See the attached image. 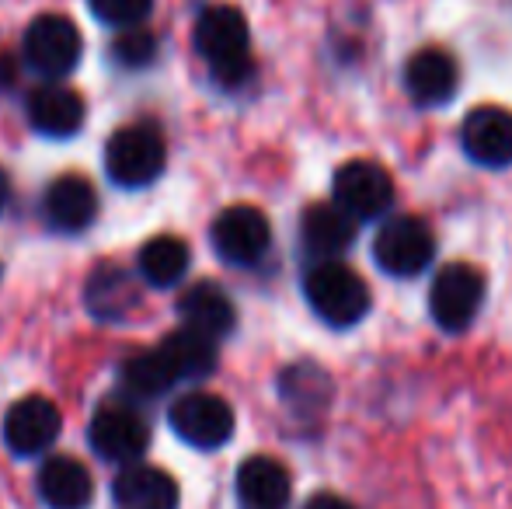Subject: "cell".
Segmentation results:
<instances>
[{
    "mask_svg": "<svg viewBox=\"0 0 512 509\" xmlns=\"http://www.w3.org/2000/svg\"><path fill=\"white\" fill-rule=\"evenodd\" d=\"M356 220L335 203H314L300 217V245L314 262H338L356 245Z\"/></svg>",
    "mask_w": 512,
    "mask_h": 509,
    "instance_id": "obj_14",
    "label": "cell"
},
{
    "mask_svg": "<svg viewBox=\"0 0 512 509\" xmlns=\"http://www.w3.org/2000/svg\"><path fill=\"white\" fill-rule=\"evenodd\" d=\"M196 49L206 60L209 74L223 88H237L251 77V28L241 7L209 4L196 21Z\"/></svg>",
    "mask_w": 512,
    "mask_h": 509,
    "instance_id": "obj_1",
    "label": "cell"
},
{
    "mask_svg": "<svg viewBox=\"0 0 512 509\" xmlns=\"http://www.w3.org/2000/svg\"><path fill=\"white\" fill-rule=\"evenodd\" d=\"M331 203L352 220H380L391 213L394 206V178L384 164L366 161V157H352V161L338 164L335 178H331Z\"/></svg>",
    "mask_w": 512,
    "mask_h": 509,
    "instance_id": "obj_5",
    "label": "cell"
},
{
    "mask_svg": "<svg viewBox=\"0 0 512 509\" xmlns=\"http://www.w3.org/2000/svg\"><path fill=\"white\" fill-rule=\"evenodd\" d=\"M279 391L290 405H307V408H321L331 394V381L324 370H317L314 363H300L290 367L279 381Z\"/></svg>",
    "mask_w": 512,
    "mask_h": 509,
    "instance_id": "obj_25",
    "label": "cell"
},
{
    "mask_svg": "<svg viewBox=\"0 0 512 509\" xmlns=\"http://www.w3.org/2000/svg\"><path fill=\"white\" fill-rule=\"evenodd\" d=\"M7 196H11V182H7L4 168H0V213H4V206H7Z\"/></svg>",
    "mask_w": 512,
    "mask_h": 509,
    "instance_id": "obj_29",
    "label": "cell"
},
{
    "mask_svg": "<svg viewBox=\"0 0 512 509\" xmlns=\"http://www.w3.org/2000/svg\"><path fill=\"white\" fill-rule=\"evenodd\" d=\"M178 314H182V328H192V332L206 335V339L220 342L227 339L237 328V311L234 300L220 290L216 283H192L189 290L178 300Z\"/></svg>",
    "mask_w": 512,
    "mask_h": 509,
    "instance_id": "obj_18",
    "label": "cell"
},
{
    "mask_svg": "<svg viewBox=\"0 0 512 509\" xmlns=\"http://www.w3.org/2000/svg\"><path fill=\"white\" fill-rule=\"evenodd\" d=\"M293 496V478L283 461L255 454L237 468V499L244 509H286Z\"/></svg>",
    "mask_w": 512,
    "mask_h": 509,
    "instance_id": "obj_17",
    "label": "cell"
},
{
    "mask_svg": "<svg viewBox=\"0 0 512 509\" xmlns=\"http://www.w3.org/2000/svg\"><path fill=\"white\" fill-rule=\"evenodd\" d=\"M112 496L119 509H178L182 489L164 468L154 464H126L112 485Z\"/></svg>",
    "mask_w": 512,
    "mask_h": 509,
    "instance_id": "obj_16",
    "label": "cell"
},
{
    "mask_svg": "<svg viewBox=\"0 0 512 509\" xmlns=\"http://www.w3.org/2000/svg\"><path fill=\"white\" fill-rule=\"evenodd\" d=\"M168 422L182 443L196 450H216L234 436V408L209 391H189L171 405Z\"/></svg>",
    "mask_w": 512,
    "mask_h": 509,
    "instance_id": "obj_9",
    "label": "cell"
},
{
    "mask_svg": "<svg viewBox=\"0 0 512 509\" xmlns=\"http://www.w3.org/2000/svg\"><path fill=\"white\" fill-rule=\"evenodd\" d=\"M216 255L230 265H255L262 262L272 245V227L258 206H227L209 227Z\"/></svg>",
    "mask_w": 512,
    "mask_h": 509,
    "instance_id": "obj_10",
    "label": "cell"
},
{
    "mask_svg": "<svg viewBox=\"0 0 512 509\" xmlns=\"http://www.w3.org/2000/svg\"><path fill=\"white\" fill-rule=\"evenodd\" d=\"M88 307L105 321H122L129 318L136 304H140V286L119 265H98L88 279V290H84Z\"/></svg>",
    "mask_w": 512,
    "mask_h": 509,
    "instance_id": "obj_22",
    "label": "cell"
},
{
    "mask_svg": "<svg viewBox=\"0 0 512 509\" xmlns=\"http://www.w3.org/2000/svg\"><path fill=\"white\" fill-rule=\"evenodd\" d=\"M304 297L310 311L331 328H352L370 314V286L356 269L338 262H314L304 276Z\"/></svg>",
    "mask_w": 512,
    "mask_h": 509,
    "instance_id": "obj_2",
    "label": "cell"
},
{
    "mask_svg": "<svg viewBox=\"0 0 512 509\" xmlns=\"http://www.w3.org/2000/svg\"><path fill=\"white\" fill-rule=\"evenodd\" d=\"M304 509H356V506H352L349 499L335 496V492H317V496L307 499Z\"/></svg>",
    "mask_w": 512,
    "mask_h": 509,
    "instance_id": "obj_28",
    "label": "cell"
},
{
    "mask_svg": "<svg viewBox=\"0 0 512 509\" xmlns=\"http://www.w3.org/2000/svg\"><path fill=\"white\" fill-rule=\"evenodd\" d=\"M60 429V408L49 398H42V394H25L4 415V443L18 457H35L42 450H49L56 443V436H60Z\"/></svg>",
    "mask_w": 512,
    "mask_h": 509,
    "instance_id": "obj_11",
    "label": "cell"
},
{
    "mask_svg": "<svg viewBox=\"0 0 512 509\" xmlns=\"http://www.w3.org/2000/svg\"><path fill=\"white\" fill-rule=\"evenodd\" d=\"M168 164V143L150 123H129L115 129L105 147V171L122 189H143L157 182Z\"/></svg>",
    "mask_w": 512,
    "mask_h": 509,
    "instance_id": "obj_3",
    "label": "cell"
},
{
    "mask_svg": "<svg viewBox=\"0 0 512 509\" xmlns=\"http://www.w3.org/2000/svg\"><path fill=\"white\" fill-rule=\"evenodd\" d=\"M112 56L122 63V67H133V70L147 67V63H154V56H157V39L143 25L122 28L119 39L112 42Z\"/></svg>",
    "mask_w": 512,
    "mask_h": 509,
    "instance_id": "obj_26",
    "label": "cell"
},
{
    "mask_svg": "<svg viewBox=\"0 0 512 509\" xmlns=\"http://www.w3.org/2000/svg\"><path fill=\"white\" fill-rule=\"evenodd\" d=\"M460 147L478 168L502 171L512 164V112L502 105H478L460 126Z\"/></svg>",
    "mask_w": 512,
    "mask_h": 509,
    "instance_id": "obj_12",
    "label": "cell"
},
{
    "mask_svg": "<svg viewBox=\"0 0 512 509\" xmlns=\"http://www.w3.org/2000/svg\"><path fill=\"white\" fill-rule=\"evenodd\" d=\"M157 353L164 356V363H168L171 377L178 381H203L216 370V360H220V353H216V342L206 339V335L192 332V328H178V332L164 335V342L157 346Z\"/></svg>",
    "mask_w": 512,
    "mask_h": 509,
    "instance_id": "obj_21",
    "label": "cell"
},
{
    "mask_svg": "<svg viewBox=\"0 0 512 509\" xmlns=\"http://www.w3.org/2000/svg\"><path fill=\"white\" fill-rule=\"evenodd\" d=\"M171 384H175V377L157 349H143V353L122 360V387L133 398H161Z\"/></svg>",
    "mask_w": 512,
    "mask_h": 509,
    "instance_id": "obj_24",
    "label": "cell"
},
{
    "mask_svg": "<svg viewBox=\"0 0 512 509\" xmlns=\"http://www.w3.org/2000/svg\"><path fill=\"white\" fill-rule=\"evenodd\" d=\"M81 49V32L63 14H39L25 28V63L35 74L49 77V81L67 77L81 60Z\"/></svg>",
    "mask_w": 512,
    "mask_h": 509,
    "instance_id": "obj_8",
    "label": "cell"
},
{
    "mask_svg": "<svg viewBox=\"0 0 512 509\" xmlns=\"http://www.w3.org/2000/svg\"><path fill=\"white\" fill-rule=\"evenodd\" d=\"M0 272H4V269H0Z\"/></svg>",
    "mask_w": 512,
    "mask_h": 509,
    "instance_id": "obj_30",
    "label": "cell"
},
{
    "mask_svg": "<svg viewBox=\"0 0 512 509\" xmlns=\"http://www.w3.org/2000/svg\"><path fill=\"white\" fill-rule=\"evenodd\" d=\"M401 81H405V91L415 105H422V109H439V105H446L457 95L460 70H457V60H453L446 49L429 46L408 56Z\"/></svg>",
    "mask_w": 512,
    "mask_h": 509,
    "instance_id": "obj_13",
    "label": "cell"
},
{
    "mask_svg": "<svg viewBox=\"0 0 512 509\" xmlns=\"http://www.w3.org/2000/svg\"><path fill=\"white\" fill-rule=\"evenodd\" d=\"M91 11L112 28H136L150 18L154 0H91Z\"/></svg>",
    "mask_w": 512,
    "mask_h": 509,
    "instance_id": "obj_27",
    "label": "cell"
},
{
    "mask_svg": "<svg viewBox=\"0 0 512 509\" xmlns=\"http://www.w3.org/2000/svg\"><path fill=\"white\" fill-rule=\"evenodd\" d=\"M192 252L175 234H157L140 248V276L150 286H178L189 276Z\"/></svg>",
    "mask_w": 512,
    "mask_h": 509,
    "instance_id": "obj_23",
    "label": "cell"
},
{
    "mask_svg": "<svg viewBox=\"0 0 512 509\" xmlns=\"http://www.w3.org/2000/svg\"><path fill=\"white\" fill-rule=\"evenodd\" d=\"M485 304V272L471 262H446L429 286V314L446 335H460L474 325Z\"/></svg>",
    "mask_w": 512,
    "mask_h": 509,
    "instance_id": "obj_4",
    "label": "cell"
},
{
    "mask_svg": "<svg viewBox=\"0 0 512 509\" xmlns=\"http://www.w3.org/2000/svg\"><path fill=\"white\" fill-rule=\"evenodd\" d=\"M25 112L35 133L49 136V140H67V136L81 133L84 126V98L56 81L35 88L25 102Z\"/></svg>",
    "mask_w": 512,
    "mask_h": 509,
    "instance_id": "obj_15",
    "label": "cell"
},
{
    "mask_svg": "<svg viewBox=\"0 0 512 509\" xmlns=\"http://www.w3.org/2000/svg\"><path fill=\"white\" fill-rule=\"evenodd\" d=\"M436 258V238L422 217H387L373 238V262L394 279H411L425 272Z\"/></svg>",
    "mask_w": 512,
    "mask_h": 509,
    "instance_id": "obj_6",
    "label": "cell"
},
{
    "mask_svg": "<svg viewBox=\"0 0 512 509\" xmlns=\"http://www.w3.org/2000/svg\"><path fill=\"white\" fill-rule=\"evenodd\" d=\"M39 496L49 509H88L95 499V478L84 461L56 454L39 468Z\"/></svg>",
    "mask_w": 512,
    "mask_h": 509,
    "instance_id": "obj_20",
    "label": "cell"
},
{
    "mask_svg": "<svg viewBox=\"0 0 512 509\" xmlns=\"http://www.w3.org/2000/svg\"><path fill=\"white\" fill-rule=\"evenodd\" d=\"M91 447L98 450V457L112 464H136L143 457V450L150 447V426L133 405L126 401H105L91 415Z\"/></svg>",
    "mask_w": 512,
    "mask_h": 509,
    "instance_id": "obj_7",
    "label": "cell"
},
{
    "mask_svg": "<svg viewBox=\"0 0 512 509\" xmlns=\"http://www.w3.org/2000/svg\"><path fill=\"white\" fill-rule=\"evenodd\" d=\"M42 210H46V220L56 227V231L77 234V231H84V227L95 224L98 192L84 175H60L46 189Z\"/></svg>",
    "mask_w": 512,
    "mask_h": 509,
    "instance_id": "obj_19",
    "label": "cell"
}]
</instances>
